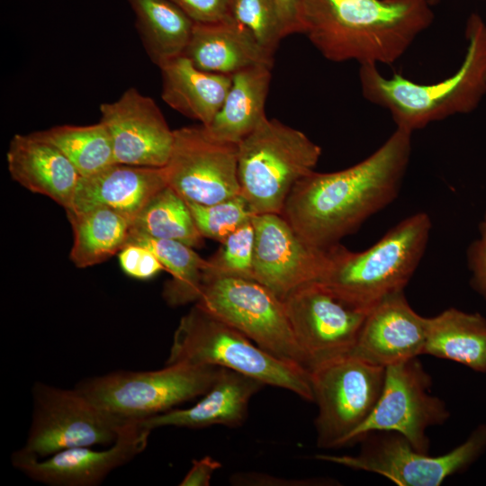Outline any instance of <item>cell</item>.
Returning <instances> with one entry per match:
<instances>
[{"label":"cell","instance_id":"1","mask_svg":"<svg viewBox=\"0 0 486 486\" xmlns=\"http://www.w3.org/2000/svg\"><path fill=\"white\" fill-rule=\"evenodd\" d=\"M411 134L396 128L356 165L330 173L313 170L295 184L281 215L310 244H338L396 198L410 159Z\"/></svg>","mask_w":486,"mask_h":486},{"label":"cell","instance_id":"2","mask_svg":"<svg viewBox=\"0 0 486 486\" xmlns=\"http://www.w3.org/2000/svg\"><path fill=\"white\" fill-rule=\"evenodd\" d=\"M428 0H301L302 33L328 60L391 65L434 21Z\"/></svg>","mask_w":486,"mask_h":486},{"label":"cell","instance_id":"3","mask_svg":"<svg viewBox=\"0 0 486 486\" xmlns=\"http://www.w3.org/2000/svg\"><path fill=\"white\" fill-rule=\"evenodd\" d=\"M464 34L466 52L451 76L420 84L397 73L385 77L376 65H360L363 96L387 110L396 128L410 132L472 112L486 94V22L478 14L468 17Z\"/></svg>","mask_w":486,"mask_h":486},{"label":"cell","instance_id":"4","mask_svg":"<svg viewBox=\"0 0 486 486\" xmlns=\"http://www.w3.org/2000/svg\"><path fill=\"white\" fill-rule=\"evenodd\" d=\"M430 231L429 216L418 212L364 251L353 252L335 244L328 248L327 266L318 282L341 300L369 310L404 291L424 255Z\"/></svg>","mask_w":486,"mask_h":486},{"label":"cell","instance_id":"5","mask_svg":"<svg viewBox=\"0 0 486 486\" xmlns=\"http://www.w3.org/2000/svg\"><path fill=\"white\" fill-rule=\"evenodd\" d=\"M178 363L230 369L313 401L307 369L267 353L197 303L182 317L174 334L166 364Z\"/></svg>","mask_w":486,"mask_h":486},{"label":"cell","instance_id":"6","mask_svg":"<svg viewBox=\"0 0 486 486\" xmlns=\"http://www.w3.org/2000/svg\"><path fill=\"white\" fill-rule=\"evenodd\" d=\"M321 148L302 131L265 118L238 144L240 195L254 214H281L295 184L314 170Z\"/></svg>","mask_w":486,"mask_h":486},{"label":"cell","instance_id":"7","mask_svg":"<svg viewBox=\"0 0 486 486\" xmlns=\"http://www.w3.org/2000/svg\"><path fill=\"white\" fill-rule=\"evenodd\" d=\"M221 367L185 363L156 371H117L94 376L76 388L104 412L128 424L140 423L205 394Z\"/></svg>","mask_w":486,"mask_h":486},{"label":"cell","instance_id":"8","mask_svg":"<svg viewBox=\"0 0 486 486\" xmlns=\"http://www.w3.org/2000/svg\"><path fill=\"white\" fill-rule=\"evenodd\" d=\"M195 303L239 330L267 353L310 372L284 301L256 280L204 271Z\"/></svg>","mask_w":486,"mask_h":486},{"label":"cell","instance_id":"9","mask_svg":"<svg viewBox=\"0 0 486 486\" xmlns=\"http://www.w3.org/2000/svg\"><path fill=\"white\" fill-rule=\"evenodd\" d=\"M320 448L344 446L371 414L381 395L385 367L354 355L322 363L310 372Z\"/></svg>","mask_w":486,"mask_h":486},{"label":"cell","instance_id":"10","mask_svg":"<svg viewBox=\"0 0 486 486\" xmlns=\"http://www.w3.org/2000/svg\"><path fill=\"white\" fill-rule=\"evenodd\" d=\"M361 441L356 455L318 454L316 458L354 470L374 472L400 486H439L445 480L473 464L486 450V424L479 425L467 439L437 456L417 451L401 435L374 432Z\"/></svg>","mask_w":486,"mask_h":486},{"label":"cell","instance_id":"11","mask_svg":"<svg viewBox=\"0 0 486 486\" xmlns=\"http://www.w3.org/2000/svg\"><path fill=\"white\" fill-rule=\"evenodd\" d=\"M32 394V418L22 449L39 458L67 448L112 445L127 425L104 412L76 387L37 382Z\"/></svg>","mask_w":486,"mask_h":486},{"label":"cell","instance_id":"12","mask_svg":"<svg viewBox=\"0 0 486 486\" xmlns=\"http://www.w3.org/2000/svg\"><path fill=\"white\" fill-rule=\"evenodd\" d=\"M431 383L418 357L386 366L376 405L344 446L361 441L371 433L395 432L417 451L428 453V429L444 424L449 418L446 403L431 394Z\"/></svg>","mask_w":486,"mask_h":486},{"label":"cell","instance_id":"13","mask_svg":"<svg viewBox=\"0 0 486 486\" xmlns=\"http://www.w3.org/2000/svg\"><path fill=\"white\" fill-rule=\"evenodd\" d=\"M164 169L167 185L188 202L213 204L240 194L238 144L214 138L200 123L174 130Z\"/></svg>","mask_w":486,"mask_h":486},{"label":"cell","instance_id":"14","mask_svg":"<svg viewBox=\"0 0 486 486\" xmlns=\"http://www.w3.org/2000/svg\"><path fill=\"white\" fill-rule=\"evenodd\" d=\"M284 302L310 372L352 353L370 310L341 300L318 281L294 289Z\"/></svg>","mask_w":486,"mask_h":486},{"label":"cell","instance_id":"15","mask_svg":"<svg viewBox=\"0 0 486 486\" xmlns=\"http://www.w3.org/2000/svg\"><path fill=\"white\" fill-rule=\"evenodd\" d=\"M254 279L284 299L294 289L319 281L328 248L303 239L278 213L255 214Z\"/></svg>","mask_w":486,"mask_h":486},{"label":"cell","instance_id":"16","mask_svg":"<svg viewBox=\"0 0 486 486\" xmlns=\"http://www.w3.org/2000/svg\"><path fill=\"white\" fill-rule=\"evenodd\" d=\"M150 431L140 423H129L117 440L105 449L77 446L58 451L45 459L20 449L12 454V463L26 476L44 484L94 486L142 453Z\"/></svg>","mask_w":486,"mask_h":486},{"label":"cell","instance_id":"17","mask_svg":"<svg viewBox=\"0 0 486 486\" xmlns=\"http://www.w3.org/2000/svg\"><path fill=\"white\" fill-rule=\"evenodd\" d=\"M100 122L107 128L115 163L164 167L169 158L174 130L157 103L130 87L99 107Z\"/></svg>","mask_w":486,"mask_h":486},{"label":"cell","instance_id":"18","mask_svg":"<svg viewBox=\"0 0 486 486\" xmlns=\"http://www.w3.org/2000/svg\"><path fill=\"white\" fill-rule=\"evenodd\" d=\"M426 323L404 291L392 293L369 310L351 355L384 367L416 358L424 353Z\"/></svg>","mask_w":486,"mask_h":486},{"label":"cell","instance_id":"19","mask_svg":"<svg viewBox=\"0 0 486 486\" xmlns=\"http://www.w3.org/2000/svg\"><path fill=\"white\" fill-rule=\"evenodd\" d=\"M166 185L164 167L114 163L94 175L81 176L66 212L106 207L132 221L146 203Z\"/></svg>","mask_w":486,"mask_h":486},{"label":"cell","instance_id":"20","mask_svg":"<svg viewBox=\"0 0 486 486\" xmlns=\"http://www.w3.org/2000/svg\"><path fill=\"white\" fill-rule=\"evenodd\" d=\"M12 178L27 190L50 198L67 210L81 175L56 146L33 132L15 134L6 152Z\"/></svg>","mask_w":486,"mask_h":486},{"label":"cell","instance_id":"21","mask_svg":"<svg viewBox=\"0 0 486 486\" xmlns=\"http://www.w3.org/2000/svg\"><path fill=\"white\" fill-rule=\"evenodd\" d=\"M184 55L202 70L232 76L255 66L273 68L274 54L227 15L215 22H194Z\"/></svg>","mask_w":486,"mask_h":486},{"label":"cell","instance_id":"22","mask_svg":"<svg viewBox=\"0 0 486 486\" xmlns=\"http://www.w3.org/2000/svg\"><path fill=\"white\" fill-rule=\"evenodd\" d=\"M265 385L248 375L221 368L213 385L195 405L183 410L173 409L140 424L149 430L161 427H238L247 418L251 398Z\"/></svg>","mask_w":486,"mask_h":486},{"label":"cell","instance_id":"23","mask_svg":"<svg viewBox=\"0 0 486 486\" xmlns=\"http://www.w3.org/2000/svg\"><path fill=\"white\" fill-rule=\"evenodd\" d=\"M158 68L163 101L200 124H210L226 98L232 76L202 70L184 55Z\"/></svg>","mask_w":486,"mask_h":486},{"label":"cell","instance_id":"24","mask_svg":"<svg viewBox=\"0 0 486 486\" xmlns=\"http://www.w3.org/2000/svg\"><path fill=\"white\" fill-rule=\"evenodd\" d=\"M273 68L255 66L233 74L226 98L210 124L214 138L238 144L266 118V101Z\"/></svg>","mask_w":486,"mask_h":486},{"label":"cell","instance_id":"25","mask_svg":"<svg viewBox=\"0 0 486 486\" xmlns=\"http://www.w3.org/2000/svg\"><path fill=\"white\" fill-rule=\"evenodd\" d=\"M423 354L486 373V319L455 308L427 318Z\"/></svg>","mask_w":486,"mask_h":486},{"label":"cell","instance_id":"26","mask_svg":"<svg viewBox=\"0 0 486 486\" xmlns=\"http://www.w3.org/2000/svg\"><path fill=\"white\" fill-rule=\"evenodd\" d=\"M149 59L158 68L184 55L194 22L170 0H126Z\"/></svg>","mask_w":486,"mask_h":486},{"label":"cell","instance_id":"27","mask_svg":"<svg viewBox=\"0 0 486 486\" xmlns=\"http://www.w3.org/2000/svg\"><path fill=\"white\" fill-rule=\"evenodd\" d=\"M73 230L69 258L78 268L106 261L126 245L131 220L106 207L66 212Z\"/></svg>","mask_w":486,"mask_h":486},{"label":"cell","instance_id":"28","mask_svg":"<svg viewBox=\"0 0 486 486\" xmlns=\"http://www.w3.org/2000/svg\"><path fill=\"white\" fill-rule=\"evenodd\" d=\"M126 244H138L151 250L172 276L163 289V298L176 307L196 302L200 297L207 259L182 242L154 238L131 231Z\"/></svg>","mask_w":486,"mask_h":486},{"label":"cell","instance_id":"29","mask_svg":"<svg viewBox=\"0 0 486 486\" xmlns=\"http://www.w3.org/2000/svg\"><path fill=\"white\" fill-rule=\"evenodd\" d=\"M130 230L192 248L201 247L203 242L185 200L168 185L158 191L134 217Z\"/></svg>","mask_w":486,"mask_h":486},{"label":"cell","instance_id":"30","mask_svg":"<svg viewBox=\"0 0 486 486\" xmlns=\"http://www.w3.org/2000/svg\"><path fill=\"white\" fill-rule=\"evenodd\" d=\"M33 133L62 151L81 176L115 163L110 133L100 121L91 125H58Z\"/></svg>","mask_w":486,"mask_h":486},{"label":"cell","instance_id":"31","mask_svg":"<svg viewBox=\"0 0 486 486\" xmlns=\"http://www.w3.org/2000/svg\"><path fill=\"white\" fill-rule=\"evenodd\" d=\"M185 202L203 238L220 243L255 215L240 194L213 204Z\"/></svg>","mask_w":486,"mask_h":486},{"label":"cell","instance_id":"32","mask_svg":"<svg viewBox=\"0 0 486 486\" xmlns=\"http://www.w3.org/2000/svg\"><path fill=\"white\" fill-rule=\"evenodd\" d=\"M227 15L248 29L273 54L284 38L275 0H228Z\"/></svg>","mask_w":486,"mask_h":486},{"label":"cell","instance_id":"33","mask_svg":"<svg viewBox=\"0 0 486 486\" xmlns=\"http://www.w3.org/2000/svg\"><path fill=\"white\" fill-rule=\"evenodd\" d=\"M255 228L252 220L228 236L209 259L205 272L254 279Z\"/></svg>","mask_w":486,"mask_h":486},{"label":"cell","instance_id":"34","mask_svg":"<svg viewBox=\"0 0 486 486\" xmlns=\"http://www.w3.org/2000/svg\"><path fill=\"white\" fill-rule=\"evenodd\" d=\"M122 270L138 280H149L162 270L164 266L148 248L138 244H126L118 253Z\"/></svg>","mask_w":486,"mask_h":486},{"label":"cell","instance_id":"35","mask_svg":"<svg viewBox=\"0 0 486 486\" xmlns=\"http://www.w3.org/2000/svg\"><path fill=\"white\" fill-rule=\"evenodd\" d=\"M472 288L486 301V211L479 225V237L467 249Z\"/></svg>","mask_w":486,"mask_h":486},{"label":"cell","instance_id":"36","mask_svg":"<svg viewBox=\"0 0 486 486\" xmlns=\"http://www.w3.org/2000/svg\"><path fill=\"white\" fill-rule=\"evenodd\" d=\"M194 22H210L227 16L228 0H170Z\"/></svg>","mask_w":486,"mask_h":486},{"label":"cell","instance_id":"37","mask_svg":"<svg viewBox=\"0 0 486 486\" xmlns=\"http://www.w3.org/2000/svg\"><path fill=\"white\" fill-rule=\"evenodd\" d=\"M221 467V464L211 456L193 460L192 466L180 486H208L213 473Z\"/></svg>","mask_w":486,"mask_h":486},{"label":"cell","instance_id":"38","mask_svg":"<svg viewBox=\"0 0 486 486\" xmlns=\"http://www.w3.org/2000/svg\"><path fill=\"white\" fill-rule=\"evenodd\" d=\"M284 37L302 33L301 0H275Z\"/></svg>","mask_w":486,"mask_h":486},{"label":"cell","instance_id":"39","mask_svg":"<svg viewBox=\"0 0 486 486\" xmlns=\"http://www.w3.org/2000/svg\"><path fill=\"white\" fill-rule=\"evenodd\" d=\"M430 2L431 4H434L435 3H436L438 0H428Z\"/></svg>","mask_w":486,"mask_h":486}]
</instances>
